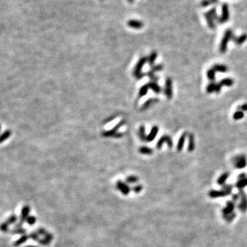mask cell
<instances>
[{"label":"cell","mask_w":247,"mask_h":247,"mask_svg":"<svg viewBox=\"0 0 247 247\" xmlns=\"http://www.w3.org/2000/svg\"><path fill=\"white\" fill-rule=\"evenodd\" d=\"M29 238H30V235H27V234L22 235V236H21L17 240H16L15 242H14L13 245L15 247L19 246L21 245V244L25 243V242L27 241Z\"/></svg>","instance_id":"24"},{"label":"cell","mask_w":247,"mask_h":247,"mask_svg":"<svg viewBox=\"0 0 247 247\" xmlns=\"http://www.w3.org/2000/svg\"><path fill=\"white\" fill-rule=\"evenodd\" d=\"M159 102V99L158 98H150L148 99V100H146L145 103H144L143 105H142L141 108V111H146L148 109V108L150 107L152 105H153V104L157 103Z\"/></svg>","instance_id":"18"},{"label":"cell","mask_w":247,"mask_h":247,"mask_svg":"<svg viewBox=\"0 0 247 247\" xmlns=\"http://www.w3.org/2000/svg\"><path fill=\"white\" fill-rule=\"evenodd\" d=\"M139 180V178L136 177V176L130 175L126 179V183H128L133 184V183H136L138 182Z\"/></svg>","instance_id":"36"},{"label":"cell","mask_w":247,"mask_h":247,"mask_svg":"<svg viewBox=\"0 0 247 247\" xmlns=\"http://www.w3.org/2000/svg\"><path fill=\"white\" fill-rule=\"evenodd\" d=\"M211 2L210 0H202L201 2V6L202 7H207L210 5Z\"/></svg>","instance_id":"46"},{"label":"cell","mask_w":247,"mask_h":247,"mask_svg":"<svg viewBox=\"0 0 247 247\" xmlns=\"http://www.w3.org/2000/svg\"><path fill=\"white\" fill-rule=\"evenodd\" d=\"M211 4H216L218 2V0H210Z\"/></svg>","instance_id":"52"},{"label":"cell","mask_w":247,"mask_h":247,"mask_svg":"<svg viewBox=\"0 0 247 247\" xmlns=\"http://www.w3.org/2000/svg\"><path fill=\"white\" fill-rule=\"evenodd\" d=\"M167 144L169 148H172L173 146V141L172 139L171 138V137H170L169 135H163V136L161 137V138L158 140L157 143H156V148L158 150H160L162 148V146L163 144Z\"/></svg>","instance_id":"7"},{"label":"cell","mask_w":247,"mask_h":247,"mask_svg":"<svg viewBox=\"0 0 247 247\" xmlns=\"http://www.w3.org/2000/svg\"><path fill=\"white\" fill-rule=\"evenodd\" d=\"M235 186H236V188L238 189L239 190L240 189H243L244 187L247 186V178L244 179L237 180L236 185H235Z\"/></svg>","instance_id":"28"},{"label":"cell","mask_w":247,"mask_h":247,"mask_svg":"<svg viewBox=\"0 0 247 247\" xmlns=\"http://www.w3.org/2000/svg\"><path fill=\"white\" fill-rule=\"evenodd\" d=\"M125 120H123L121 121L120 123H118L117 125L115 126V127L113 128V129H111L110 130H106V131H103V133H102V135H103V137H112V136H115V135L117 133V131L118 130L120 129V128L123 126V124L125 123Z\"/></svg>","instance_id":"12"},{"label":"cell","mask_w":247,"mask_h":247,"mask_svg":"<svg viewBox=\"0 0 247 247\" xmlns=\"http://www.w3.org/2000/svg\"><path fill=\"white\" fill-rule=\"evenodd\" d=\"M139 152L141 154H147V155H151V154L153 153V149L149 148V147H147V146L140 147L139 149Z\"/></svg>","instance_id":"30"},{"label":"cell","mask_w":247,"mask_h":247,"mask_svg":"<svg viewBox=\"0 0 247 247\" xmlns=\"http://www.w3.org/2000/svg\"><path fill=\"white\" fill-rule=\"evenodd\" d=\"M10 135H11V132L9 130H6V131H4V133L2 134L1 136V139H0L1 143H3L4 141H6V139H8V137L10 136Z\"/></svg>","instance_id":"40"},{"label":"cell","mask_w":247,"mask_h":247,"mask_svg":"<svg viewBox=\"0 0 247 247\" xmlns=\"http://www.w3.org/2000/svg\"><path fill=\"white\" fill-rule=\"evenodd\" d=\"M146 75L150 78V79L151 80V81L157 82L159 80V77L157 76H156L155 73L153 72L151 70H150L148 72L146 73Z\"/></svg>","instance_id":"34"},{"label":"cell","mask_w":247,"mask_h":247,"mask_svg":"<svg viewBox=\"0 0 247 247\" xmlns=\"http://www.w3.org/2000/svg\"><path fill=\"white\" fill-rule=\"evenodd\" d=\"M30 212V207L29 205H25L23 206L22 209H21V216L19 222L15 225V228H21L23 226V223L26 222L28 218L29 217V214Z\"/></svg>","instance_id":"3"},{"label":"cell","mask_w":247,"mask_h":247,"mask_svg":"<svg viewBox=\"0 0 247 247\" xmlns=\"http://www.w3.org/2000/svg\"><path fill=\"white\" fill-rule=\"evenodd\" d=\"M147 85H148L149 89H152L156 94H160L161 92V88L156 82L150 81L148 83H147Z\"/></svg>","instance_id":"23"},{"label":"cell","mask_w":247,"mask_h":247,"mask_svg":"<svg viewBox=\"0 0 247 247\" xmlns=\"http://www.w3.org/2000/svg\"><path fill=\"white\" fill-rule=\"evenodd\" d=\"M215 88H216V83L214 82H211L210 84H208L206 88V91L207 94H211V93L215 92Z\"/></svg>","instance_id":"37"},{"label":"cell","mask_w":247,"mask_h":247,"mask_svg":"<svg viewBox=\"0 0 247 247\" xmlns=\"http://www.w3.org/2000/svg\"><path fill=\"white\" fill-rule=\"evenodd\" d=\"M232 161L234 164V167L237 169H242L245 168L247 165L246 156L244 154H238L234 156Z\"/></svg>","instance_id":"4"},{"label":"cell","mask_w":247,"mask_h":247,"mask_svg":"<svg viewBox=\"0 0 247 247\" xmlns=\"http://www.w3.org/2000/svg\"><path fill=\"white\" fill-rule=\"evenodd\" d=\"M187 136H188V133H187V132H185L181 135H180V137H179V141H178V144H177V149L179 152L181 151L183 148L185 139H186Z\"/></svg>","instance_id":"17"},{"label":"cell","mask_w":247,"mask_h":247,"mask_svg":"<svg viewBox=\"0 0 247 247\" xmlns=\"http://www.w3.org/2000/svg\"><path fill=\"white\" fill-rule=\"evenodd\" d=\"M207 76L208 80H210L211 82H215L216 80V72L213 68H211L207 70Z\"/></svg>","instance_id":"31"},{"label":"cell","mask_w":247,"mask_h":247,"mask_svg":"<svg viewBox=\"0 0 247 247\" xmlns=\"http://www.w3.org/2000/svg\"><path fill=\"white\" fill-rule=\"evenodd\" d=\"M236 207V203L233 201H229L227 202L226 206L222 209V216H228L234 212V210Z\"/></svg>","instance_id":"10"},{"label":"cell","mask_w":247,"mask_h":247,"mask_svg":"<svg viewBox=\"0 0 247 247\" xmlns=\"http://www.w3.org/2000/svg\"><path fill=\"white\" fill-rule=\"evenodd\" d=\"M188 146H187V150L189 152H192L195 149V140H194V136L192 133H188Z\"/></svg>","instance_id":"20"},{"label":"cell","mask_w":247,"mask_h":247,"mask_svg":"<svg viewBox=\"0 0 247 247\" xmlns=\"http://www.w3.org/2000/svg\"><path fill=\"white\" fill-rule=\"evenodd\" d=\"M240 200V195L239 194H233L232 196V201L235 202V203H237V202Z\"/></svg>","instance_id":"49"},{"label":"cell","mask_w":247,"mask_h":247,"mask_svg":"<svg viewBox=\"0 0 247 247\" xmlns=\"http://www.w3.org/2000/svg\"><path fill=\"white\" fill-rule=\"evenodd\" d=\"M37 234L40 235V236H42L44 237V239H46V240H47L49 242H51L53 240L54 237L53 236L50 234V233L47 232L46 229H43V228H39V229H37Z\"/></svg>","instance_id":"15"},{"label":"cell","mask_w":247,"mask_h":247,"mask_svg":"<svg viewBox=\"0 0 247 247\" xmlns=\"http://www.w3.org/2000/svg\"><path fill=\"white\" fill-rule=\"evenodd\" d=\"M229 177V172H225L223 173L222 174H221L218 178L217 180V183L219 185H225V183H226L227 180L228 179V178Z\"/></svg>","instance_id":"25"},{"label":"cell","mask_w":247,"mask_h":247,"mask_svg":"<svg viewBox=\"0 0 247 247\" xmlns=\"http://www.w3.org/2000/svg\"><path fill=\"white\" fill-rule=\"evenodd\" d=\"M9 232L12 234H21V235H24L25 234L26 230L25 229H23L21 228H15V229H11L9 231Z\"/></svg>","instance_id":"35"},{"label":"cell","mask_w":247,"mask_h":247,"mask_svg":"<svg viewBox=\"0 0 247 247\" xmlns=\"http://www.w3.org/2000/svg\"><path fill=\"white\" fill-rule=\"evenodd\" d=\"M236 217V213L234 211V212H233L232 213H231V214L223 216V218H224L225 221H227V222H231L235 219V218Z\"/></svg>","instance_id":"39"},{"label":"cell","mask_w":247,"mask_h":247,"mask_svg":"<svg viewBox=\"0 0 247 247\" xmlns=\"http://www.w3.org/2000/svg\"><path fill=\"white\" fill-rule=\"evenodd\" d=\"M148 90H149V88L147 84L143 85V86H141L139 91V98H141V97H144L146 96V95L147 94V93H148Z\"/></svg>","instance_id":"32"},{"label":"cell","mask_w":247,"mask_h":247,"mask_svg":"<svg viewBox=\"0 0 247 247\" xmlns=\"http://www.w3.org/2000/svg\"><path fill=\"white\" fill-rule=\"evenodd\" d=\"M246 178H247V176L245 173H241V174H240L238 175V177H237V180L244 179H246Z\"/></svg>","instance_id":"50"},{"label":"cell","mask_w":247,"mask_h":247,"mask_svg":"<svg viewBox=\"0 0 247 247\" xmlns=\"http://www.w3.org/2000/svg\"><path fill=\"white\" fill-rule=\"evenodd\" d=\"M233 189H234V185H227L225 184L222 186V190H224L225 192H228V193H229L230 194H231V192L233 191Z\"/></svg>","instance_id":"41"},{"label":"cell","mask_w":247,"mask_h":247,"mask_svg":"<svg viewBox=\"0 0 247 247\" xmlns=\"http://www.w3.org/2000/svg\"><path fill=\"white\" fill-rule=\"evenodd\" d=\"M138 135L140 139L143 141H146V137L147 135L146 134V129H145V126L144 125H141L139 129Z\"/></svg>","instance_id":"27"},{"label":"cell","mask_w":247,"mask_h":247,"mask_svg":"<svg viewBox=\"0 0 247 247\" xmlns=\"http://www.w3.org/2000/svg\"><path fill=\"white\" fill-rule=\"evenodd\" d=\"M237 111H247V104H241L237 106Z\"/></svg>","instance_id":"47"},{"label":"cell","mask_w":247,"mask_h":247,"mask_svg":"<svg viewBox=\"0 0 247 247\" xmlns=\"http://www.w3.org/2000/svg\"><path fill=\"white\" fill-rule=\"evenodd\" d=\"M129 25L130 27L136 28V29H140V28H142V26L144 25L143 23H141V21H131L129 23Z\"/></svg>","instance_id":"33"},{"label":"cell","mask_w":247,"mask_h":247,"mask_svg":"<svg viewBox=\"0 0 247 247\" xmlns=\"http://www.w3.org/2000/svg\"><path fill=\"white\" fill-rule=\"evenodd\" d=\"M158 132H159V128L157 126H153V128L151 129L150 132V133L147 135L146 141H148V142L153 141V140L155 139L156 135H157Z\"/></svg>","instance_id":"16"},{"label":"cell","mask_w":247,"mask_h":247,"mask_svg":"<svg viewBox=\"0 0 247 247\" xmlns=\"http://www.w3.org/2000/svg\"><path fill=\"white\" fill-rule=\"evenodd\" d=\"M142 189H143V186L141 185L138 184L135 185V186L132 187V191H133L135 194H138L141 192Z\"/></svg>","instance_id":"44"},{"label":"cell","mask_w":247,"mask_h":247,"mask_svg":"<svg viewBox=\"0 0 247 247\" xmlns=\"http://www.w3.org/2000/svg\"><path fill=\"white\" fill-rule=\"evenodd\" d=\"M156 58H157V53H156V52L154 51L151 52V54H150L148 58V63L150 67H153V66L154 65V63H155Z\"/></svg>","instance_id":"26"},{"label":"cell","mask_w":247,"mask_h":247,"mask_svg":"<svg viewBox=\"0 0 247 247\" xmlns=\"http://www.w3.org/2000/svg\"><path fill=\"white\" fill-rule=\"evenodd\" d=\"M36 221H37V219H36V218L34 217V216H30L28 218L27 220H26V222H27L29 225H30V226H32L33 225L35 224Z\"/></svg>","instance_id":"43"},{"label":"cell","mask_w":247,"mask_h":247,"mask_svg":"<svg viewBox=\"0 0 247 247\" xmlns=\"http://www.w3.org/2000/svg\"><path fill=\"white\" fill-rule=\"evenodd\" d=\"M24 247H38V246H32V245H29V246H24Z\"/></svg>","instance_id":"53"},{"label":"cell","mask_w":247,"mask_h":247,"mask_svg":"<svg viewBox=\"0 0 247 247\" xmlns=\"http://www.w3.org/2000/svg\"><path fill=\"white\" fill-rule=\"evenodd\" d=\"M222 86H226V87H231L234 85V80L231 78H226L220 80L219 82Z\"/></svg>","instance_id":"29"},{"label":"cell","mask_w":247,"mask_h":247,"mask_svg":"<svg viewBox=\"0 0 247 247\" xmlns=\"http://www.w3.org/2000/svg\"><path fill=\"white\" fill-rule=\"evenodd\" d=\"M244 112L241 111H237L234 113V115H233V118L235 120H241L244 118Z\"/></svg>","instance_id":"38"},{"label":"cell","mask_w":247,"mask_h":247,"mask_svg":"<svg viewBox=\"0 0 247 247\" xmlns=\"http://www.w3.org/2000/svg\"><path fill=\"white\" fill-rule=\"evenodd\" d=\"M212 68L215 70L216 72L220 73H227L229 70L227 66L222 65V64H215V65H213Z\"/></svg>","instance_id":"22"},{"label":"cell","mask_w":247,"mask_h":247,"mask_svg":"<svg viewBox=\"0 0 247 247\" xmlns=\"http://www.w3.org/2000/svg\"><path fill=\"white\" fill-rule=\"evenodd\" d=\"M116 187L123 195H128L130 192V188L129 185L123 182L122 180H118V182L116 183Z\"/></svg>","instance_id":"11"},{"label":"cell","mask_w":247,"mask_h":247,"mask_svg":"<svg viewBox=\"0 0 247 247\" xmlns=\"http://www.w3.org/2000/svg\"><path fill=\"white\" fill-rule=\"evenodd\" d=\"M229 19V10L227 4H223L222 6V15L218 16L217 21L219 23H225Z\"/></svg>","instance_id":"6"},{"label":"cell","mask_w":247,"mask_h":247,"mask_svg":"<svg viewBox=\"0 0 247 247\" xmlns=\"http://www.w3.org/2000/svg\"><path fill=\"white\" fill-rule=\"evenodd\" d=\"M205 17L207 20V24L209 25L211 29H215L216 28V24H215V19L213 18V16L211 15V14L209 13V11L207 13H205Z\"/></svg>","instance_id":"19"},{"label":"cell","mask_w":247,"mask_h":247,"mask_svg":"<svg viewBox=\"0 0 247 247\" xmlns=\"http://www.w3.org/2000/svg\"><path fill=\"white\" fill-rule=\"evenodd\" d=\"M222 86L221 85H220V82H218V83H216V88H215V92L216 94H219V93L221 91V89H222Z\"/></svg>","instance_id":"48"},{"label":"cell","mask_w":247,"mask_h":247,"mask_svg":"<svg viewBox=\"0 0 247 247\" xmlns=\"http://www.w3.org/2000/svg\"><path fill=\"white\" fill-rule=\"evenodd\" d=\"M234 37L235 36L234 34V32H233L232 30L227 29L226 31H225L224 36H223L222 41L221 42H220V47H219L220 52H221V53L223 54L227 52L228 43H229V42L231 41V40H233Z\"/></svg>","instance_id":"1"},{"label":"cell","mask_w":247,"mask_h":247,"mask_svg":"<svg viewBox=\"0 0 247 247\" xmlns=\"http://www.w3.org/2000/svg\"><path fill=\"white\" fill-rule=\"evenodd\" d=\"M30 237L31 239H32L33 240L37 242L38 243L42 244V245H44V246H47L48 245V244L50 243V242H48L47 240H46V239H41L39 237V235L37 234V232H32L30 233Z\"/></svg>","instance_id":"14"},{"label":"cell","mask_w":247,"mask_h":247,"mask_svg":"<svg viewBox=\"0 0 247 247\" xmlns=\"http://www.w3.org/2000/svg\"><path fill=\"white\" fill-rule=\"evenodd\" d=\"M247 40V34H243L239 37H234L232 41L235 43L236 46H241Z\"/></svg>","instance_id":"21"},{"label":"cell","mask_w":247,"mask_h":247,"mask_svg":"<svg viewBox=\"0 0 247 247\" xmlns=\"http://www.w3.org/2000/svg\"><path fill=\"white\" fill-rule=\"evenodd\" d=\"M146 62H148V58H146V56L141 57V58L139 59V61L137 62L136 66L134 69V72L133 74L135 76V77L137 78V80H140L141 78H143L144 77V76L146 75L145 73H143L141 72L142 68L144 67V66L145 65V64L146 63Z\"/></svg>","instance_id":"2"},{"label":"cell","mask_w":247,"mask_h":247,"mask_svg":"<svg viewBox=\"0 0 247 247\" xmlns=\"http://www.w3.org/2000/svg\"><path fill=\"white\" fill-rule=\"evenodd\" d=\"M238 194L240 201L237 205V208L242 212H245L247 210V195L243 189H240Z\"/></svg>","instance_id":"5"},{"label":"cell","mask_w":247,"mask_h":247,"mask_svg":"<svg viewBox=\"0 0 247 247\" xmlns=\"http://www.w3.org/2000/svg\"><path fill=\"white\" fill-rule=\"evenodd\" d=\"M163 69V65H161V64H158V65H154L153 67H151L150 70L154 72V73L155 72H160Z\"/></svg>","instance_id":"42"},{"label":"cell","mask_w":247,"mask_h":247,"mask_svg":"<svg viewBox=\"0 0 247 247\" xmlns=\"http://www.w3.org/2000/svg\"><path fill=\"white\" fill-rule=\"evenodd\" d=\"M164 94L168 99L170 100L173 96V89H172V80L170 78H167L165 82V89Z\"/></svg>","instance_id":"9"},{"label":"cell","mask_w":247,"mask_h":247,"mask_svg":"<svg viewBox=\"0 0 247 247\" xmlns=\"http://www.w3.org/2000/svg\"><path fill=\"white\" fill-rule=\"evenodd\" d=\"M123 136V134L122 133H119V132H117V133H116L115 135V138H120L121 137H122Z\"/></svg>","instance_id":"51"},{"label":"cell","mask_w":247,"mask_h":247,"mask_svg":"<svg viewBox=\"0 0 247 247\" xmlns=\"http://www.w3.org/2000/svg\"><path fill=\"white\" fill-rule=\"evenodd\" d=\"M16 220H17V217H16V216L15 214L11 215L10 217L6 220V221L2 223L1 225V230L3 232H9V231H10V230H9V226H10V225L15 224L16 222Z\"/></svg>","instance_id":"8"},{"label":"cell","mask_w":247,"mask_h":247,"mask_svg":"<svg viewBox=\"0 0 247 247\" xmlns=\"http://www.w3.org/2000/svg\"><path fill=\"white\" fill-rule=\"evenodd\" d=\"M209 13L211 14V15L213 16V18L214 19L215 21L218 20V15H217V12H216V8H211V10L209 11Z\"/></svg>","instance_id":"45"},{"label":"cell","mask_w":247,"mask_h":247,"mask_svg":"<svg viewBox=\"0 0 247 247\" xmlns=\"http://www.w3.org/2000/svg\"><path fill=\"white\" fill-rule=\"evenodd\" d=\"M209 196L211 198H217L230 195L229 193L224 190H211L208 193Z\"/></svg>","instance_id":"13"}]
</instances>
